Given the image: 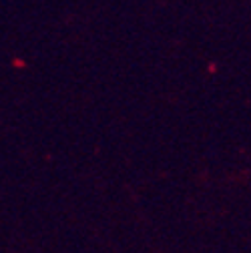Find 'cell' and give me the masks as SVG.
Segmentation results:
<instances>
[]
</instances>
